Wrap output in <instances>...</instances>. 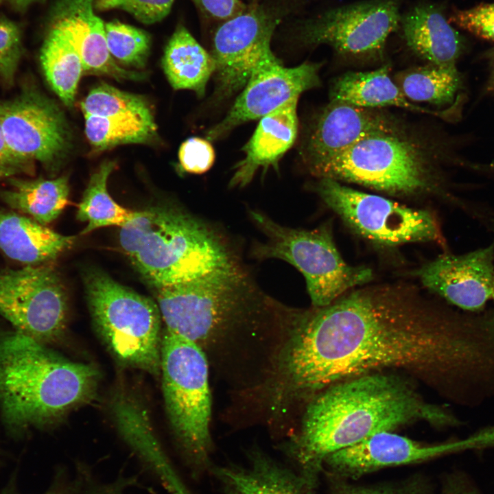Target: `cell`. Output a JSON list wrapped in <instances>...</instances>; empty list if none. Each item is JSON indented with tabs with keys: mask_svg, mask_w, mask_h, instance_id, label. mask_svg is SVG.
Masks as SVG:
<instances>
[{
	"mask_svg": "<svg viewBox=\"0 0 494 494\" xmlns=\"http://www.w3.org/2000/svg\"><path fill=\"white\" fill-rule=\"evenodd\" d=\"M494 242L461 255L447 254L423 265L416 274L428 290L469 311H479L492 297Z\"/></svg>",
	"mask_w": 494,
	"mask_h": 494,
	"instance_id": "ac0fdd59",
	"label": "cell"
},
{
	"mask_svg": "<svg viewBox=\"0 0 494 494\" xmlns=\"http://www.w3.org/2000/svg\"><path fill=\"white\" fill-rule=\"evenodd\" d=\"M294 97L266 115L242 150L244 157L234 167L229 187H244L259 169H278L279 162L295 142L298 133L297 105Z\"/></svg>",
	"mask_w": 494,
	"mask_h": 494,
	"instance_id": "ffe728a7",
	"label": "cell"
},
{
	"mask_svg": "<svg viewBox=\"0 0 494 494\" xmlns=\"http://www.w3.org/2000/svg\"><path fill=\"white\" fill-rule=\"evenodd\" d=\"M215 153L207 139L193 137L186 139L180 146L178 161L181 171L201 174L213 165Z\"/></svg>",
	"mask_w": 494,
	"mask_h": 494,
	"instance_id": "d590c367",
	"label": "cell"
},
{
	"mask_svg": "<svg viewBox=\"0 0 494 494\" xmlns=\"http://www.w3.org/2000/svg\"><path fill=\"white\" fill-rule=\"evenodd\" d=\"M443 494H480L472 480L459 473L450 478Z\"/></svg>",
	"mask_w": 494,
	"mask_h": 494,
	"instance_id": "ab89813d",
	"label": "cell"
},
{
	"mask_svg": "<svg viewBox=\"0 0 494 494\" xmlns=\"http://www.w3.org/2000/svg\"><path fill=\"white\" fill-rule=\"evenodd\" d=\"M320 67V64L312 62L287 67L274 55L263 60L226 116L207 132L206 139L219 140L239 125L260 119L290 99L318 86Z\"/></svg>",
	"mask_w": 494,
	"mask_h": 494,
	"instance_id": "9a60e30c",
	"label": "cell"
},
{
	"mask_svg": "<svg viewBox=\"0 0 494 494\" xmlns=\"http://www.w3.org/2000/svg\"><path fill=\"white\" fill-rule=\"evenodd\" d=\"M402 131L399 120L378 108L330 101L310 126L301 155L309 172L368 137Z\"/></svg>",
	"mask_w": 494,
	"mask_h": 494,
	"instance_id": "e0dca14e",
	"label": "cell"
},
{
	"mask_svg": "<svg viewBox=\"0 0 494 494\" xmlns=\"http://www.w3.org/2000/svg\"><path fill=\"white\" fill-rule=\"evenodd\" d=\"M95 0H56L47 24L62 29L81 57L84 71L110 76L117 80H140L141 73L119 67L106 45L105 23L95 13Z\"/></svg>",
	"mask_w": 494,
	"mask_h": 494,
	"instance_id": "d6986e66",
	"label": "cell"
},
{
	"mask_svg": "<svg viewBox=\"0 0 494 494\" xmlns=\"http://www.w3.org/2000/svg\"><path fill=\"white\" fill-rule=\"evenodd\" d=\"M400 24L406 45L416 56L429 64L455 65L460 39L438 8L418 5L401 16Z\"/></svg>",
	"mask_w": 494,
	"mask_h": 494,
	"instance_id": "603a6c76",
	"label": "cell"
},
{
	"mask_svg": "<svg viewBox=\"0 0 494 494\" xmlns=\"http://www.w3.org/2000/svg\"><path fill=\"white\" fill-rule=\"evenodd\" d=\"M215 473L225 494H313L307 478L259 452L248 467H220Z\"/></svg>",
	"mask_w": 494,
	"mask_h": 494,
	"instance_id": "cb8c5ba5",
	"label": "cell"
},
{
	"mask_svg": "<svg viewBox=\"0 0 494 494\" xmlns=\"http://www.w3.org/2000/svg\"><path fill=\"white\" fill-rule=\"evenodd\" d=\"M75 237L60 234L14 211H0V250L26 266L49 264L73 244Z\"/></svg>",
	"mask_w": 494,
	"mask_h": 494,
	"instance_id": "7402d4cb",
	"label": "cell"
},
{
	"mask_svg": "<svg viewBox=\"0 0 494 494\" xmlns=\"http://www.w3.org/2000/svg\"><path fill=\"white\" fill-rule=\"evenodd\" d=\"M89 494H102V492L99 491V490H97V489H94L93 491H91V493H89Z\"/></svg>",
	"mask_w": 494,
	"mask_h": 494,
	"instance_id": "ee69618b",
	"label": "cell"
},
{
	"mask_svg": "<svg viewBox=\"0 0 494 494\" xmlns=\"http://www.w3.org/2000/svg\"><path fill=\"white\" fill-rule=\"evenodd\" d=\"M319 178L355 183L393 196L434 192L428 155L404 131L373 134L309 171Z\"/></svg>",
	"mask_w": 494,
	"mask_h": 494,
	"instance_id": "8992f818",
	"label": "cell"
},
{
	"mask_svg": "<svg viewBox=\"0 0 494 494\" xmlns=\"http://www.w3.org/2000/svg\"><path fill=\"white\" fill-rule=\"evenodd\" d=\"M84 118L86 137L97 151L123 144L148 143L156 135L154 117L86 115Z\"/></svg>",
	"mask_w": 494,
	"mask_h": 494,
	"instance_id": "f546056e",
	"label": "cell"
},
{
	"mask_svg": "<svg viewBox=\"0 0 494 494\" xmlns=\"http://www.w3.org/2000/svg\"><path fill=\"white\" fill-rule=\"evenodd\" d=\"M117 428L127 445L158 476L172 494H189L174 471L141 403L120 394L113 403Z\"/></svg>",
	"mask_w": 494,
	"mask_h": 494,
	"instance_id": "44dd1931",
	"label": "cell"
},
{
	"mask_svg": "<svg viewBox=\"0 0 494 494\" xmlns=\"http://www.w3.org/2000/svg\"><path fill=\"white\" fill-rule=\"evenodd\" d=\"M279 22L268 12L254 8L218 27L211 54L215 64L213 93L217 101L242 91L257 66L274 55L270 41Z\"/></svg>",
	"mask_w": 494,
	"mask_h": 494,
	"instance_id": "5bb4252c",
	"label": "cell"
},
{
	"mask_svg": "<svg viewBox=\"0 0 494 494\" xmlns=\"http://www.w3.org/2000/svg\"><path fill=\"white\" fill-rule=\"evenodd\" d=\"M23 54L22 33L14 21L0 18V80L13 82Z\"/></svg>",
	"mask_w": 494,
	"mask_h": 494,
	"instance_id": "836d02e7",
	"label": "cell"
},
{
	"mask_svg": "<svg viewBox=\"0 0 494 494\" xmlns=\"http://www.w3.org/2000/svg\"><path fill=\"white\" fill-rule=\"evenodd\" d=\"M480 314H462L401 283L352 289L328 305L292 309L261 384L273 412L290 415L327 388L377 372L407 373L460 403L492 362Z\"/></svg>",
	"mask_w": 494,
	"mask_h": 494,
	"instance_id": "6da1fadb",
	"label": "cell"
},
{
	"mask_svg": "<svg viewBox=\"0 0 494 494\" xmlns=\"http://www.w3.org/2000/svg\"><path fill=\"white\" fill-rule=\"evenodd\" d=\"M493 447L492 425L467 438L436 445H425L392 432H382L331 454L323 462L340 475L357 477L386 467L421 462L467 449Z\"/></svg>",
	"mask_w": 494,
	"mask_h": 494,
	"instance_id": "2e32d148",
	"label": "cell"
},
{
	"mask_svg": "<svg viewBox=\"0 0 494 494\" xmlns=\"http://www.w3.org/2000/svg\"><path fill=\"white\" fill-rule=\"evenodd\" d=\"M46 0H0V6L6 5L15 12L24 13L32 5L45 2Z\"/></svg>",
	"mask_w": 494,
	"mask_h": 494,
	"instance_id": "b9f144b4",
	"label": "cell"
},
{
	"mask_svg": "<svg viewBox=\"0 0 494 494\" xmlns=\"http://www.w3.org/2000/svg\"><path fill=\"white\" fill-rule=\"evenodd\" d=\"M205 13L214 18L229 19L244 12L246 8L239 0H192Z\"/></svg>",
	"mask_w": 494,
	"mask_h": 494,
	"instance_id": "f35d334b",
	"label": "cell"
},
{
	"mask_svg": "<svg viewBox=\"0 0 494 494\" xmlns=\"http://www.w3.org/2000/svg\"><path fill=\"white\" fill-rule=\"evenodd\" d=\"M81 484V482L78 480L67 484H54L43 494H76L80 490Z\"/></svg>",
	"mask_w": 494,
	"mask_h": 494,
	"instance_id": "60d3db41",
	"label": "cell"
},
{
	"mask_svg": "<svg viewBox=\"0 0 494 494\" xmlns=\"http://www.w3.org/2000/svg\"><path fill=\"white\" fill-rule=\"evenodd\" d=\"M162 67L173 89L193 91L201 97L214 74L215 64L212 55L180 25L167 43Z\"/></svg>",
	"mask_w": 494,
	"mask_h": 494,
	"instance_id": "484cf974",
	"label": "cell"
},
{
	"mask_svg": "<svg viewBox=\"0 0 494 494\" xmlns=\"http://www.w3.org/2000/svg\"><path fill=\"white\" fill-rule=\"evenodd\" d=\"M453 20L478 36L494 40V3L458 12Z\"/></svg>",
	"mask_w": 494,
	"mask_h": 494,
	"instance_id": "8d00e7d4",
	"label": "cell"
},
{
	"mask_svg": "<svg viewBox=\"0 0 494 494\" xmlns=\"http://www.w3.org/2000/svg\"><path fill=\"white\" fill-rule=\"evenodd\" d=\"M492 298L494 299V282H493V292Z\"/></svg>",
	"mask_w": 494,
	"mask_h": 494,
	"instance_id": "f6af8a7d",
	"label": "cell"
},
{
	"mask_svg": "<svg viewBox=\"0 0 494 494\" xmlns=\"http://www.w3.org/2000/svg\"><path fill=\"white\" fill-rule=\"evenodd\" d=\"M40 62L47 81L67 106H72L84 72L81 57L69 36L60 27L47 24Z\"/></svg>",
	"mask_w": 494,
	"mask_h": 494,
	"instance_id": "83f0119b",
	"label": "cell"
},
{
	"mask_svg": "<svg viewBox=\"0 0 494 494\" xmlns=\"http://www.w3.org/2000/svg\"><path fill=\"white\" fill-rule=\"evenodd\" d=\"M108 49L122 64L142 69L146 64L151 47L148 32L118 21L104 25Z\"/></svg>",
	"mask_w": 494,
	"mask_h": 494,
	"instance_id": "d6a6232c",
	"label": "cell"
},
{
	"mask_svg": "<svg viewBox=\"0 0 494 494\" xmlns=\"http://www.w3.org/2000/svg\"><path fill=\"white\" fill-rule=\"evenodd\" d=\"M165 330L198 344L209 360L240 335L280 323L281 305L266 296L242 267L156 288Z\"/></svg>",
	"mask_w": 494,
	"mask_h": 494,
	"instance_id": "3957f363",
	"label": "cell"
},
{
	"mask_svg": "<svg viewBox=\"0 0 494 494\" xmlns=\"http://www.w3.org/2000/svg\"><path fill=\"white\" fill-rule=\"evenodd\" d=\"M399 0H366L330 9L305 23L300 38L345 56L379 55L401 22Z\"/></svg>",
	"mask_w": 494,
	"mask_h": 494,
	"instance_id": "7c38bea8",
	"label": "cell"
},
{
	"mask_svg": "<svg viewBox=\"0 0 494 494\" xmlns=\"http://www.w3.org/2000/svg\"><path fill=\"white\" fill-rule=\"evenodd\" d=\"M174 0H95L97 11L121 10L140 22L150 25L162 21L169 13Z\"/></svg>",
	"mask_w": 494,
	"mask_h": 494,
	"instance_id": "e575fe53",
	"label": "cell"
},
{
	"mask_svg": "<svg viewBox=\"0 0 494 494\" xmlns=\"http://www.w3.org/2000/svg\"><path fill=\"white\" fill-rule=\"evenodd\" d=\"M9 181L10 188L0 191L1 200L43 225L55 220L69 202L67 176L32 180L12 178Z\"/></svg>",
	"mask_w": 494,
	"mask_h": 494,
	"instance_id": "4316f807",
	"label": "cell"
},
{
	"mask_svg": "<svg viewBox=\"0 0 494 494\" xmlns=\"http://www.w3.org/2000/svg\"><path fill=\"white\" fill-rule=\"evenodd\" d=\"M80 106L84 116L154 117L150 105L142 95L119 90L106 83L91 89Z\"/></svg>",
	"mask_w": 494,
	"mask_h": 494,
	"instance_id": "1f68e13d",
	"label": "cell"
},
{
	"mask_svg": "<svg viewBox=\"0 0 494 494\" xmlns=\"http://www.w3.org/2000/svg\"><path fill=\"white\" fill-rule=\"evenodd\" d=\"M119 239L132 263L156 288L241 267L217 231L174 205L135 211L120 227Z\"/></svg>",
	"mask_w": 494,
	"mask_h": 494,
	"instance_id": "5b68a950",
	"label": "cell"
},
{
	"mask_svg": "<svg viewBox=\"0 0 494 494\" xmlns=\"http://www.w3.org/2000/svg\"><path fill=\"white\" fill-rule=\"evenodd\" d=\"M32 163L18 157L8 146L0 128V180L32 172Z\"/></svg>",
	"mask_w": 494,
	"mask_h": 494,
	"instance_id": "74e56055",
	"label": "cell"
},
{
	"mask_svg": "<svg viewBox=\"0 0 494 494\" xmlns=\"http://www.w3.org/2000/svg\"><path fill=\"white\" fill-rule=\"evenodd\" d=\"M389 73L388 65L370 71L346 73L333 82L330 101L370 108L395 106L416 113L438 114L413 104L392 81Z\"/></svg>",
	"mask_w": 494,
	"mask_h": 494,
	"instance_id": "d4e9b609",
	"label": "cell"
},
{
	"mask_svg": "<svg viewBox=\"0 0 494 494\" xmlns=\"http://www.w3.org/2000/svg\"><path fill=\"white\" fill-rule=\"evenodd\" d=\"M249 215L266 236L264 242L253 246L252 256L281 259L298 269L305 279L312 307L328 305L373 279L371 269L344 261L329 225L314 230L297 229L281 225L259 211L252 209Z\"/></svg>",
	"mask_w": 494,
	"mask_h": 494,
	"instance_id": "ba28073f",
	"label": "cell"
},
{
	"mask_svg": "<svg viewBox=\"0 0 494 494\" xmlns=\"http://www.w3.org/2000/svg\"><path fill=\"white\" fill-rule=\"evenodd\" d=\"M397 82L410 101L445 104L452 101L460 80L455 65L429 64L401 73Z\"/></svg>",
	"mask_w": 494,
	"mask_h": 494,
	"instance_id": "4dcf8cb0",
	"label": "cell"
},
{
	"mask_svg": "<svg viewBox=\"0 0 494 494\" xmlns=\"http://www.w3.org/2000/svg\"><path fill=\"white\" fill-rule=\"evenodd\" d=\"M339 494H397L389 490L363 487H346Z\"/></svg>",
	"mask_w": 494,
	"mask_h": 494,
	"instance_id": "7bdbcfd3",
	"label": "cell"
},
{
	"mask_svg": "<svg viewBox=\"0 0 494 494\" xmlns=\"http://www.w3.org/2000/svg\"><path fill=\"white\" fill-rule=\"evenodd\" d=\"M84 285L94 325L114 355L160 374L163 335L158 305L99 269L87 270Z\"/></svg>",
	"mask_w": 494,
	"mask_h": 494,
	"instance_id": "52a82bcc",
	"label": "cell"
},
{
	"mask_svg": "<svg viewBox=\"0 0 494 494\" xmlns=\"http://www.w3.org/2000/svg\"><path fill=\"white\" fill-rule=\"evenodd\" d=\"M493 86H494V77H493Z\"/></svg>",
	"mask_w": 494,
	"mask_h": 494,
	"instance_id": "bcb514c9",
	"label": "cell"
},
{
	"mask_svg": "<svg viewBox=\"0 0 494 494\" xmlns=\"http://www.w3.org/2000/svg\"><path fill=\"white\" fill-rule=\"evenodd\" d=\"M67 303L59 275L49 264L0 271V314L18 331L43 344L66 325Z\"/></svg>",
	"mask_w": 494,
	"mask_h": 494,
	"instance_id": "8fae6325",
	"label": "cell"
},
{
	"mask_svg": "<svg viewBox=\"0 0 494 494\" xmlns=\"http://www.w3.org/2000/svg\"><path fill=\"white\" fill-rule=\"evenodd\" d=\"M99 373L18 331L0 333V409L16 436L54 422L94 395Z\"/></svg>",
	"mask_w": 494,
	"mask_h": 494,
	"instance_id": "277c9868",
	"label": "cell"
},
{
	"mask_svg": "<svg viewBox=\"0 0 494 494\" xmlns=\"http://www.w3.org/2000/svg\"><path fill=\"white\" fill-rule=\"evenodd\" d=\"M209 362L195 342L165 331L160 374L165 408L183 451L198 466L207 462L212 446Z\"/></svg>",
	"mask_w": 494,
	"mask_h": 494,
	"instance_id": "9c48e42d",
	"label": "cell"
},
{
	"mask_svg": "<svg viewBox=\"0 0 494 494\" xmlns=\"http://www.w3.org/2000/svg\"><path fill=\"white\" fill-rule=\"evenodd\" d=\"M316 190L325 204L357 233L379 244L397 246L444 239L434 215L384 197L319 178Z\"/></svg>",
	"mask_w": 494,
	"mask_h": 494,
	"instance_id": "30bf717a",
	"label": "cell"
},
{
	"mask_svg": "<svg viewBox=\"0 0 494 494\" xmlns=\"http://www.w3.org/2000/svg\"><path fill=\"white\" fill-rule=\"evenodd\" d=\"M419 421L438 427L462 424L447 408L425 401L405 376L364 375L327 388L305 404L290 450L307 469L376 434Z\"/></svg>",
	"mask_w": 494,
	"mask_h": 494,
	"instance_id": "7a4b0ae2",
	"label": "cell"
},
{
	"mask_svg": "<svg viewBox=\"0 0 494 494\" xmlns=\"http://www.w3.org/2000/svg\"><path fill=\"white\" fill-rule=\"evenodd\" d=\"M115 167L114 161H105L91 176L78 205V220L87 222L81 235L88 234L102 227H121L134 216V211L119 205L108 191V179Z\"/></svg>",
	"mask_w": 494,
	"mask_h": 494,
	"instance_id": "f1b7e54d",
	"label": "cell"
},
{
	"mask_svg": "<svg viewBox=\"0 0 494 494\" xmlns=\"http://www.w3.org/2000/svg\"><path fill=\"white\" fill-rule=\"evenodd\" d=\"M0 128L11 150L20 158L56 168L71 148L64 115L36 91L0 102Z\"/></svg>",
	"mask_w": 494,
	"mask_h": 494,
	"instance_id": "4fadbf2b",
	"label": "cell"
}]
</instances>
